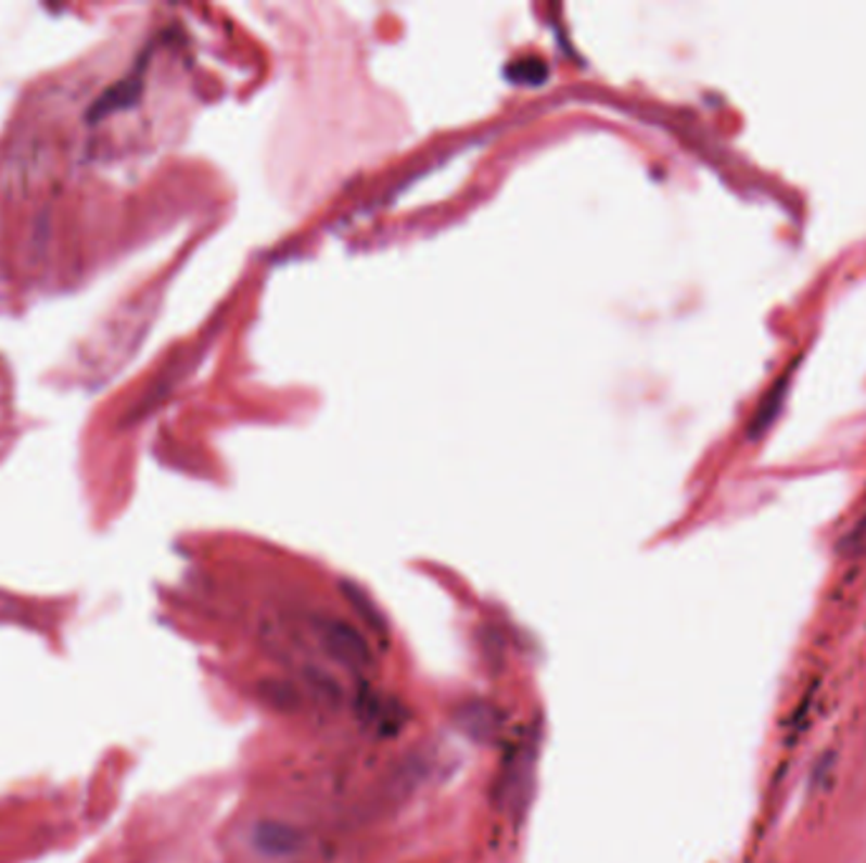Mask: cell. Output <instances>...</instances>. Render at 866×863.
I'll return each instance as SVG.
<instances>
[{"label":"cell","instance_id":"6da1fadb","mask_svg":"<svg viewBox=\"0 0 866 863\" xmlns=\"http://www.w3.org/2000/svg\"><path fill=\"white\" fill-rule=\"evenodd\" d=\"M315 631L319 644L327 653L332 656L340 667H345L347 671H368L372 667V648L368 644V638L362 636L360 629H355L353 623L342 621V618H317Z\"/></svg>","mask_w":866,"mask_h":863},{"label":"cell","instance_id":"7a4b0ae2","mask_svg":"<svg viewBox=\"0 0 866 863\" xmlns=\"http://www.w3.org/2000/svg\"><path fill=\"white\" fill-rule=\"evenodd\" d=\"M451 722L463 732V735L474 739V743H492L501 729L499 709L484 699L461 701V705L454 709Z\"/></svg>","mask_w":866,"mask_h":863},{"label":"cell","instance_id":"3957f363","mask_svg":"<svg viewBox=\"0 0 866 863\" xmlns=\"http://www.w3.org/2000/svg\"><path fill=\"white\" fill-rule=\"evenodd\" d=\"M251 843L262 856L286 859L304 846V834L296 826L281 821H258L251 830Z\"/></svg>","mask_w":866,"mask_h":863},{"label":"cell","instance_id":"277c9868","mask_svg":"<svg viewBox=\"0 0 866 863\" xmlns=\"http://www.w3.org/2000/svg\"><path fill=\"white\" fill-rule=\"evenodd\" d=\"M398 705L387 697H365L362 716L380 732H398L406 724V714H395Z\"/></svg>","mask_w":866,"mask_h":863},{"label":"cell","instance_id":"5b68a950","mask_svg":"<svg viewBox=\"0 0 866 863\" xmlns=\"http://www.w3.org/2000/svg\"><path fill=\"white\" fill-rule=\"evenodd\" d=\"M786 388H788V380L786 378L778 380V383L773 385V391L765 395L763 403H760L757 414L752 416V421H750V435H752V439L763 435L767 429H771L775 418H778V414L782 410V401H786Z\"/></svg>","mask_w":866,"mask_h":863},{"label":"cell","instance_id":"8992f818","mask_svg":"<svg viewBox=\"0 0 866 863\" xmlns=\"http://www.w3.org/2000/svg\"><path fill=\"white\" fill-rule=\"evenodd\" d=\"M304 678H307V684L317 691L319 699H324V701H338L340 699L338 682H334L330 674H324L322 669H315V667L304 669Z\"/></svg>","mask_w":866,"mask_h":863},{"label":"cell","instance_id":"52a82bcc","mask_svg":"<svg viewBox=\"0 0 866 863\" xmlns=\"http://www.w3.org/2000/svg\"><path fill=\"white\" fill-rule=\"evenodd\" d=\"M264 697L269 705H273L277 709H296V705H300V701H296L300 697H296V691L292 689V686L284 682H277V678L266 682Z\"/></svg>","mask_w":866,"mask_h":863},{"label":"cell","instance_id":"ba28073f","mask_svg":"<svg viewBox=\"0 0 866 863\" xmlns=\"http://www.w3.org/2000/svg\"><path fill=\"white\" fill-rule=\"evenodd\" d=\"M345 593H347L349 606H353V608L357 610V613L362 615V621H365V623L372 625V629H375V631H385L383 618H380V613L375 610V606H370V600L365 598V595H362L360 591H355V587H345Z\"/></svg>","mask_w":866,"mask_h":863}]
</instances>
